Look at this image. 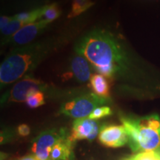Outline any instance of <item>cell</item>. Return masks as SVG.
I'll return each instance as SVG.
<instances>
[{"label": "cell", "mask_w": 160, "mask_h": 160, "mask_svg": "<svg viewBox=\"0 0 160 160\" xmlns=\"http://www.w3.org/2000/svg\"><path fill=\"white\" fill-rule=\"evenodd\" d=\"M74 51L88 60L111 86L130 89L145 82V72L121 34L108 28H95L75 43Z\"/></svg>", "instance_id": "6da1fadb"}, {"label": "cell", "mask_w": 160, "mask_h": 160, "mask_svg": "<svg viewBox=\"0 0 160 160\" xmlns=\"http://www.w3.org/2000/svg\"><path fill=\"white\" fill-rule=\"evenodd\" d=\"M68 38V33H62L13 48L0 65L1 88L31 74L42 62L65 45Z\"/></svg>", "instance_id": "7a4b0ae2"}, {"label": "cell", "mask_w": 160, "mask_h": 160, "mask_svg": "<svg viewBox=\"0 0 160 160\" xmlns=\"http://www.w3.org/2000/svg\"><path fill=\"white\" fill-rule=\"evenodd\" d=\"M120 121L128 136V145L133 152L153 151L160 154V117L153 113L137 117L120 115Z\"/></svg>", "instance_id": "3957f363"}, {"label": "cell", "mask_w": 160, "mask_h": 160, "mask_svg": "<svg viewBox=\"0 0 160 160\" xmlns=\"http://www.w3.org/2000/svg\"><path fill=\"white\" fill-rule=\"evenodd\" d=\"M111 102V98L99 97L93 93L82 94L64 102L59 113L67 117L81 119L88 117L96 108Z\"/></svg>", "instance_id": "277c9868"}, {"label": "cell", "mask_w": 160, "mask_h": 160, "mask_svg": "<svg viewBox=\"0 0 160 160\" xmlns=\"http://www.w3.org/2000/svg\"><path fill=\"white\" fill-rule=\"evenodd\" d=\"M49 86L43 81L36 79L31 74L25 76L18 81L2 97V104L11 102H24L28 97L36 91L45 92Z\"/></svg>", "instance_id": "5b68a950"}, {"label": "cell", "mask_w": 160, "mask_h": 160, "mask_svg": "<svg viewBox=\"0 0 160 160\" xmlns=\"http://www.w3.org/2000/svg\"><path fill=\"white\" fill-rule=\"evenodd\" d=\"M70 134L64 128L46 130L33 140L32 152L37 160H51L52 148L60 139Z\"/></svg>", "instance_id": "8992f818"}, {"label": "cell", "mask_w": 160, "mask_h": 160, "mask_svg": "<svg viewBox=\"0 0 160 160\" xmlns=\"http://www.w3.org/2000/svg\"><path fill=\"white\" fill-rule=\"evenodd\" d=\"M48 25L44 20L28 24L22 28L11 37L2 40V45H11L15 46V48L29 45L48 28Z\"/></svg>", "instance_id": "52a82bcc"}, {"label": "cell", "mask_w": 160, "mask_h": 160, "mask_svg": "<svg viewBox=\"0 0 160 160\" xmlns=\"http://www.w3.org/2000/svg\"><path fill=\"white\" fill-rule=\"evenodd\" d=\"M98 139L102 145L114 148L128 143V136L123 125H102L100 128Z\"/></svg>", "instance_id": "ba28073f"}, {"label": "cell", "mask_w": 160, "mask_h": 160, "mask_svg": "<svg viewBox=\"0 0 160 160\" xmlns=\"http://www.w3.org/2000/svg\"><path fill=\"white\" fill-rule=\"evenodd\" d=\"M99 122L96 120L88 117L77 119L74 120L72 125L69 139L73 142L82 139L92 141L99 136Z\"/></svg>", "instance_id": "9c48e42d"}, {"label": "cell", "mask_w": 160, "mask_h": 160, "mask_svg": "<svg viewBox=\"0 0 160 160\" xmlns=\"http://www.w3.org/2000/svg\"><path fill=\"white\" fill-rule=\"evenodd\" d=\"M72 58L70 64V71L63 75L66 79L74 78L78 82L84 83L90 81L92 72L94 71L89 62L88 60L85 59L82 55L77 54Z\"/></svg>", "instance_id": "30bf717a"}, {"label": "cell", "mask_w": 160, "mask_h": 160, "mask_svg": "<svg viewBox=\"0 0 160 160\" xmlns=\"http://www.w3.org/2000/svg\"><path fill=\"white\" fill-rule=\"evenodd\" d=\"M69 135L60 139L53 146L51 153V160H75L74 142L69 139Z\"/></svg>", "instance_id": "8fae6325"}, {"label": "cell", "mask_w": 160, "mask_h": 160, "mask_svg": "<svg viewBox=\"0 0 160 160\" xmlns=\"http://www.w3.org/2000/svg\"><path fill=\"white\" fill-rule=\"evenodd\" d=\"M90 86L93 93L99 97L110 98L111 84L104 76L94 73L90 79Z\"/></svg>", "instance_id": "7c38bea8"}, {"label": "cell", "mask_w": 160, "mask_h": 160, "mask_svg": "<svg viewBox=\"0 0 160 160\" xmlns=\"http://www.w3.org/2000/svg\"><path fill=\"white\" fill-rule=\"evenodd\" d=\"M94 4L95 2L92 0H73L71 10L68 15V18L72 19V18L78 17L88 10Z\"/></svg>", "instance_id": "4fadbf2b"}, {"label": "cell", "mask_w": 160, "mask_h": 160, "mask_svg": "<svg viewBox=\"0 0 160 160\" xmlns=\"http://www.w3.org/2000/svg\"><path fill=\"white\" fill-rule=\"evenodd\" d=\"M42 11L43 6H42V7L38 8L32 10L31 11L22 12V13H17V14L13 16V17L18 21L25 23L26 25H28V24L39 21L41 19Z\"/></svg>", "instance_id": "5bb4252c"}, {"label": "cell", "mask_w": 160, "mask_h": 160, "mask_svg": "<svg viewBox=\"0 0 160 160\" xmlns=\"http://www.w3.org/2000/svg\"><path fill=\"white\" fill-rule=\"evenodd\" d=\"M61 13V8L57 3L54 2L50 5H45L43 6L42 14L39 20H44L46 22L50 24L58 19Z\"/></svg>", "instance_id": "9a60e30c"}, {"label": "cell", "mask_w": 160, "mask_h": 160, "mask_svg": "<svg viewBox=\"0 0 160 160\" xmlns=\"http://www.w3.org/2000/svg\"><path fill=\"white\" fill-rule=\"evenodd\" d=\"M25 25H27L25 23L18 21L13 16V19L11 20V22L8 25V26L5 29L1 31L2 34L4 36V37L2 39V40L8 39V38L11 37L12 36L14 35L17 31H19L22 28H23Z\"/></svg>", "instance_id": "2e32d148"}, {"label": "cell", "mask_w": 160, "mask_h": 160, "mask_svg": "<svg viewBox=\"0 0 160 160\" xmlns=\"http://www.w3.org/2000/svg\"><path fill=\"white\" fill-rule=\"evenodd\" d=\"M45 93L42 91H36L30 94L26 99V104L31 108H37L45 104Z\"/></svg>", "instance_id": "e0dca14e"}, {"label": "cell", "mask_w": 160, "mask_h": 160, "mask_svg": "<svg viewBox=\"0 0 160 160\" xmlns=\"http://www.w3.org/2000/svg\"><path fill=\"white\" fill-rule=\"evenodd\" d=\"M113 114V111L109 106H100V107L96 108L91 113L88 118L93 120H97L99 119H102L104 117H110Z\"/></svg>", "instance_id": "ac0fdd59"}, {"label": "cell", "mask_w": 160, "mask_h": 160, "mask_svg": "<svg viewBox=\"0 0 160 160\" xmlns=\"http://www.w3.org/2000/svg\"><path fill=\"white\" fill-rule=\"evenodd\" d=\"M133 160H160V154L153 151H142L132 156Z\"/></svg>", "instance_id": "d6986e66"}, {"label": "cell", "mask_w": 160, "mask_h": 160, "mask_svg": "<svg viewBox=\"0 0 160 160\" xmlns=\"http://www.w3.org/2000/svg\"><path fill=\"white\" fill-rule=\"evenodd\" d=\"M17 133L21 137H27L31 133V128L26 124H21V125L18 126Z\"/></svg>", "instance_id": "ffe728a7"}, {"label": "cell", "mask_w": 160, "mask_h": 160, "mask_svg": "<svg viewBox=\"0 0 160 160\" xmlns=\"http://www.w3.org/2000/svg\"><path fill=\"white\" fill-rule=\"evenodd\" d=\"M12 19H13V17L1 16V17H0V30H1V31L7 27Z\"/></svg>", "instance_id": "44dd1931"}, {"label": "cell", "mask_w": 160, "mask_h": 160, "mask_svg": "<svg viewBox=\"0 0 160 160\" xmlns=\"http://www.w3.org/2000/svg\"><path fill=\"white\" fill-rule=\"evenodd\" d=\"M17 160H37V158L33 154L32 155H27V156H25V157H21L20 159H17Z\"/></svg>", "instance_id": "7402d4cb"}, {"label": "cell", "mask_w": 160, "mask_h": 160, "mask_svg": "<svg viewBox=\"0 0 160 160\" xmlns=\"http://www.w3.org/2000/svg\"><path fill=\"white\" fill-rule=\"evenodd\" d=\"M122 160H133V158H132V156L131 157H126L125 159H122Z\"/></svg>", "instance_id": "603a6c76"}]
</instances>
